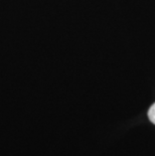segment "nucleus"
<instances>
[{"mask_svg": "<svg viewBox=\"0 0 155 156\" xmlns=\"http://www.w3.org/2000/svg\"><path fill=\"white\" fill-rule=\"evenodd\" d=\"M148 118L155 125V103L151 106L149 111H148Z\"/></svg>", "mask_w": 155, "mask_h": 156, "instance_id": "f257e3e1", "label": "nucleus"}]
</instances>
